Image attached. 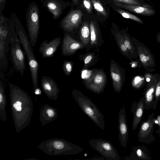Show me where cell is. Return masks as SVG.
<instances>
[{"mask_svg":"<svg viewBox=\"0 0 160 160\" xmlns=\"http://www.w3.org/2000/svg\"><path fill=\"white\" fill-rule=\"evenodd\" d=\"M12 114L17 133L30 124L33 111V104L30 97L23 90L10 82L9 83Z\"/></svg>","mask_w":160,"mask_h":160,"instance_id":"obj_1","label":"cell"},{"mask_svg":"<svg viewBox=\"0 0 160 160\" xmlns=\"http://www.w3.org/2000/svg\"><path fill=\"white\" fill-rule=\"evenodd\" d=\"M37 148L51 156L73 155L81 153L84 149L80 146L62 138H52L42 142Z\"/></svg>","mask_w":160,"mask_h":160,"instance_id":"obj_2","label":"cell"},{"mask_svg":"<svg viewBox=\"0 0 160 160\" xmlns=\"http://www.w3.org/2000/svg\"><path fill=\"white\" fill-rule=\"evenodd\" d=\"M72 93L76 103L83 112L98 128L104 130V117L96 105L89 98L78 90H73Z\"/></svg>","mask_w":160,"mask_h":160,"instance_id":"obj_3","label":"cell"},{"mask_svg":"<svg viewBox=\"0 0 160 160\" xmlns=\"http://www.w3.org/2000/svg\"><path fill=\"white\" fill-rule=\"evenodd\" d=\"M16 33L28 60L34 91L39 88L38 80L39 64L34 55L32 47L23 28L17 27Z\"/></svg>","mask_w":160,"mask_h":160,"instance_id":"obj_4","label":"cell"},{"mask_svg":"<svg viewBox=\"0 0 160 160\" xmlns=\"http://www.w3.org/2000/svg\"><path fill=\"white\" fill-rule=\"evenodd\" d=\"M8 38L10 44L11 59L15 69L22 77L26 69L25 57L18 35L13 30L8 31Z\"/></svg>","mask_w":160,"mask_h":160,"instance_id":"obj_5","label":"cell"},{"mask_svg":"<svg viewBox=\"0 0 160 160\" xmlns=\"http://www.w3.org/2000/svg\"><path fill=\"white\" fill-rule=\"evenodd\" d=\"M27 26L30 41L33 48L35 46L39 29V9L34 2L29 6L26 14Z\"/></svg>","mask_w":160,"mask_h":160,"instance_id":"obj_6","label":"cell"},{"mask_svg":"<svg viewBox=\"0 0 160 160\" xmlns=\"http://www.w3.org/2000/svg\"><path fill=\"white\" fill-rule=\"evenodd\" d=\"M137 52L139 60L145 72H152L155 71V60L153 54L145 44L132 36L131 37Z\"/></svg>","mask_w":160,"mask_h":160,"instance_id":"obj_7","label":"cell"},{"mask_svg":"<svg viewBox=\"0 0 160 160\" xmlns=\"http://www.w3.org/2000/svg\"><path fill=\"white\" fill-rule=\"evenodd\" d=\"M89 145L107 160H120L117 149L109 141L102 139H92L88 141Z\"/></svg>","mask_w":160,"mask_h":160,"instance_id":"obj_8","label":"cell"},{"mask_svg":"<svg viewBox=\"0 0 160 160\" xmlns=\"http://www.w3.org/2000/svg\"><path fill=\"white\" fill-rule=\"evenodd\" d=\"M84 13L78 6L69 11L60 23V27L64 32H72L81 26L83 22Z\"/></svg>","mask_w":160,"mask_h":160,"instance_id":"obj_9","label":"cell"},{"mask_svg":"<svg viewBox=\"0 0 160 160\" xmlns=\"http://www.w3.org/2000/svg\"><path fill=\"white\" fill-rule=\"evenodd\" d=\"M154 114L148 115L147 120L142 122L139 128L138 136L139 141L146 143H152L155 138L153 135L154 126L155 125L153 121Z\"/></svg>","mask_w":160,"mask_h":160,"instance_id":"obj_10","label":"cell"},{"mask_svg":"<svg viewBox=\"0 0 160 160\" xmlns=\"http://www.w3.org/2000/svg\"><path fill=\"white\" fill-rule=\"evenodd\" d=\"M107 78L103 70L95 71L91 78L88 81H85L86 87L94 92L99 94L104 90L107 83Z\"/></svg>","mask_w":160,"mask_h":160,"instance_id":"obj_11","label":"cell"},{"mask_svg":"<svg viewBox=\"0 0 160 160\" xmlns=\"http://www.w3.org/2000/svg\"><path fill=\"white\" fill-rule=\"evenodd\" d=\"M110 71L114 89L119 93L125 80V70L118 63L112 60L110 63Z\"/></svg>","mask_w":160,"mask_h":160,"instance_id":"obj_12","label":"cell"},{"mask_svg":"<svg viewBox=\"0 0 160 160\" xmlns=\"http://www.w3.org/2000/svg\"><path fill=\"white\" fill-rule=\"evenodd\" d=\"M118 116L119 141L121 145L125 148L129 138V130L124 105L120 109Z\"/></svg>","mask_w":160,"mask_h":160,"instance_id":"obj_13","label":"cell"},{"mask_svg":"<svg viewBox=\"0 0 160 160\" xmlns=\"http://www.w3.org/2000/svg\"><path fill=\"white\" fill-rule=\"evenodd\" d=\"M85 46L82 42L75 40L69 34L64 32L61 46L62 52L63 56H71L78 50L82 49Z\"/></svg>","mask_w":160,"mask_h":160,"instance_id":"obj_14","label":"cell"},{"mask_svg":"<svg viewBox=\"0 0 160 160\" xmlns=\"http://www.w3.org/2000/svg\"><path fill=\"white\" fill-rule=\"evenodd\" d=\"M111 6L118 7L129 12L147 17L153 16L156 13L153 7L149 4L135 5L114 3Z\"/></svg>","mask_w":160,"mask_h":160,"instance_id":"obj_15","label":"cell"},{"mask_svg":"<svg viewBox=\"0 0 160 160\" xmlns=\"http://www.w3.org/2000/svg\"><path fill=\"white\" fill-rule=\"evenodd\" d=\"M41 85L45 95L49 99L56 101L60 90L56 82L51 78L43 75L41 79Z\"/></svg>","mask_w":160,"mask_h":160,"instance_id":"obj_16","label":"cell"},{"mask_svg":"<svg viewBox=\"0 0 160 160\" xmlns=\"http://www.w3.org/2000/svg\"><path fill=\"white\" fill-rule=\"evenodd\" d=\"M160 77V75L151 80L146 84L145 89L142 98L145 109L149 110L152 108L154 100L156 86Z\"/></svg>","mask_w":160,"mask_h":160,"instance_id":"obj_17","label":"cell"},{"mask_svg":"<svg viewBox=\"0 0 160 160\" xmlns=\"http://www.w3.org/2000/svg\"><path fill=\"white\" fill-rule=\"evenodd\" d=\"M89 22L91 48L100 46L103 42L99 22L94 17L88 16Z\"/></svg>","mask_w":160,"mask_h":160,"instance_id":"obj_18","label":"cell"},{"mask_svg":"<svg viewBox=\"0 0 160 160\" xmlns=\"http://www.w3.org/2000/svg\"><path fill=\"white\" fill-rule=\"evenodd\" d=\"M62 38L57 37L48 42L47 40L42 42L39 48V52L43 58L52 57L61 42Z\"/></svg>","mask_w":160,"mask_h":160,"instance_id":"obj_19","label":"cell"},{"mask_svg":"<svg viewBox=\"0 0 160 160\" xmlns=\"http://www.w3.org/2000/svg\"><path fill=\"white\" fill-rule=\"evenodd\" d=\"M94 13V17L99 22L106 21L109 18L110 10L108 4L100 0H91Z\"/></svg>","mask_w":160,"mask_h":160,"instance_id":"obj_20","label":"cell"},{"mask_svg":"<svg viewBox=\"0 0 160 160\" xmlns=\"http://www.w3.org/2000/svg\"><path fill=\"white\" fill-rule=\"evenodd\" d=\"M68 5L60 0H45L43 4L52 13L54 19L58 18Z\"/></svg>","mask_w":160,"mask_h":160,"instance_id":"obj_21","label":"cell"},{"mask_svg":"<svg viewBox=\"0 0 160 160\" xmlns=\"http://www.w3.org/2000/svg\"><path fill=\"white\" fill-rule=\"evenodd\" d=\"M8 31L1 25L0 29V59L1 67H4L7 64V53L8 51Z\"/></svg>","mask_w":160,"mask_h":160,"instance_id":"obj_22","label":"cell"},{"mask_svg":"<svg viewBox=\"0 0 160 160\" xmlns=\"http://www.w3.org/2000/svg\"><path fill=\"white\" fill-rule=\"evenodd\" d=\"M145 109L142 98L137 102L133 101L131 106V112L133 114V119L132 123L133 131L137 128L143 116Z\"/></svg>","mask_w":160,"mask_h":160,"instance_id":"obj_23","label":"cell"},{"mask_svg":"<svg viewBox=\"0 0 160 160\" xmlns=\"http://www.w3.org/2000/svg\"><path fill=\"white\" fill-rule=\"evenodd\" d=\"M58 116L56 108L46 104L41 108L40 112V121L44 126L54 120Z\"/></svg>","mask_w":160,"mask_h":160,"instance_id":"obj_24","label":"cell"},{"mask_svg":"<svg viewBox=\"0 0 160 160\" xmlns=\"http://www.w3.org/2000/svg\"><path fill=\"white\" fill-rule=\"evenodd\" d=\"M151 157L147 148L144 145L134 146L129 156L125 158V160H151Z\"/></svg>","mask_w":160,"mask_h":160,"instance_id":"obj_25","label":"cell"},{"mask_svg":"<svg viewBox=\"0 0 160 160\" xmlns=\"http://www.w3.org/2000/svg\"><path fill=\"white\" fill-rule=\"evenodd\" d=\"M87 19L83 21L80 27L79 36L81 42L85 46L88 45L91 42V35L90 24L87 16Z\"/></svg>","mask_w":160,"mask_h":160,"instance_id":"obj_26","label":"cell"},{"mask_svg":"<svg viewBox=\"0 0 160 160\" xmlns=\"http://www.w3.org/2000/svg\"><path fill=\"white\" fill-rule=\"evenodd\" d=\"M112 31V33L118 44L121 52L124 56L130 60L133 59L132 55L124 44L123 38L121 31H120V32L117 31L114 28H113Z\"/></svg>","mask_w":160,"mask_h":160,"instance_id":"obj_27","label":"cell"},{"mask_svg":"<svg viewBox=\"0 0 160 160\" xmlns=\"http://www.w3.org/2000/svg\"><path fill=\"white\" fill-rule=\"evenodd\" d=\"M6 103L5 86L2 81L0 80V119L3 121L7 120L6 112Z\"/></svg>","mask_w":160,"mask_h":160,"instance_id":"obj_28","label":"cell"},{"mask_svg":"<svg viewBox=\"0 0 160 160\" xmlns=\"http://www.w3.org/2000/svg\"><path fill=\"white\" fill-rule=\"evenodd\" d=\"M121 32L123 38L125 46L132 55L133 59L137 58L138 56L137 50L130 35L124 30L121 31Z\"/></svg>","mask_w":160,"mask_h":160,"instance_id":"obj_29","label":"cell"},{"mask_svg":"<svg viewBox=\"0 0 160 160\" xmlns=\"http://www.w3.org/2000/svg\"><path fill=\"white\" fill-rule=\"evenodd\" d=\"M112 7L114 11L120 14L124 18L130 19L141 24H143L144 22L142 20L128 11L115 6H112Z\"/></svg>","mask_w":160,"mask_h":160,"instance_id":"obj_30","label":"cell"},{"mask_svg":"<svg viewBox=\"0 0 160 160\" xmlns=\"http://www.w3.org/2000/svg\"><path fill=\"white\" fill-rule=\"evenodd\" d=\"M78 6L82 10L86 15L94 17L93 7L91 0H81Z\"/></svg>","mask_w":160,"mask_h":160,"instance_id":"obj_31","label":"cell"},{"mask_svg":"<svg viewBox=\"0 0 160 160\" xmlns=\"http://www.w3.org/2000/svg\"><path fill=\"white\" fill-rule=\"evenodd\" d=\"M147 82L144 76L137 75L132 78L131 84L132 87L136 90H139L146 85Z\"/></svg>","mask_w":160,"mask_h":160,"instance_id":"obj_32","label":"cell"},{"mask_svg":"<svg viewBox=\"0 0 160 160\" xmlns=\"http://www.w3.org/2000/svg\"><path fill=\"white\" fill-rule=\"evenodd\" d=\"M107 4L111 6L114 3L138 5L148 4L145 0H105Z\"/></svg>","mask_w":160,"mask_h":160,"instance_id":"obj_33","label":"cell"},{"mask_svg":"<svg viewBox=\"0 0 160 160\" xmlns=\"http://www.w3.org/2000/svg\"><path fill=\"white\" fill-rule=\"evenodd\" d=\"M159 101H160V77L157 82L156 86L154 100L152 107V109L153 110H155L156 109L158 102Z\"/></svg>","mask_w":160,"mask_h":160,"instance_id":"obj_34","label":"cell"},{"mask_svg":"<svg viewBox=\"0 0 160 160\" xmlns=\"http://www.w3.org/2000/svg\"><path fill=\"white\" fill-rule=\"evenodd\" d=\"M73 63L70 61H65L63 63L62 69L66 76H68L71 73L73 67Z\"/></svg>","mask_w":160,"mask_h":160,"instance_id":"obj_35","label":"cell"},{"mask_svg":"<svg viewBox=\"0 0 160 160\" xmlns=\"http://www.w3.org/2000/svg\"><path fill=\"white\" fill-rule=\"evenodd\" d=\"M94 54H88L85 58L84 59V69L89 67V65L91 64L92 61L94 59Z\"/></svg>","mask_w":160,"mask_h":160,"instance_id":"obj_36","label":"cell"},{"mask_svg":"<svg viewBox=\"0 0 160 160\" xmlns=\"http://www.w3.org/2000/svg\"><path fill=\"white\" fill-rule=\"evenodd\" d=\"M160 74L158 73L156 74L152 73L150 72H145L144 76L145 78L147 83L151 80L158 76Z\"/></svg>","mask_w":160,"mask_h":160,"instance_id":"obj_37","label":"cell"},{"mask_svg":"<svg viewBox=\"0 0 160 160\" xmlns=\"http://www.w3.org/2000/svg\"><path fill=\"white\" fill-rule=\"evenodd\" d=\"M131 67L133 68L136 67L140 68L142 66L141 62L138 59H136V60L133 61L130 63Z\"/></svg>","mask_w":160,"mask_h":160,"instance_id":"obj_38","label":"cell"},{"mask_svg":"<svg viewBox=\"0 0 160 160\" xmlns=\"http://www.w3.org/2000/svg\"><path fill=\"white\" fill-rule=\"evenodd\" d=\"M153 122L154 124H157L158 125V128H160V115L158 116L156 118L154 117L153 119Z\"/></svg>","mask_w":160,"mask_h":160,"instance_id":"obj_39","label":"cell"},{"mask_svg":"<svg viewBox=\"0 0 160 160\" xmlns=\"http://www.w3.org/2000/svg\"><path fill=\"white\" fill-rule=\"evenodd\" d=\"M72 5L73 6H78L81 0H71Z\"/></svg>","mask_w":160,"mask_h":160,"instance_id":"obj_40","label":"cell"},{"mask_svg":"<svg viewBox=\"0 0 160 160\" xmlns=\"http://www.w3.org/2000/svg\"><path fill=\"white\" fill-rule=\"evenodd\" d=\"M34 93L37 95H40L42 93V92L40 88L37 89L34 91Z\"/></svg>","mask_w":160,"mask_h":160,"instance_id":"obj_41","label":"cell"},{"mask_svg":"<svg viewBox=\"0 0 160 160\" xmlns=\"http://www.w3.org/2000/svg\"><path fill=\"white\" fill-rule=\"evenodd\" d=\"M156 40L160 45V32L156 36Z\"/></svg>","mask_w":160,"mask_h":160,"instance_id":"obj_42","label":"cell"},{"mask_svg":"<svg viewBox=\"0 0 160 160\" xmlns=\"http://www.w3.org/2000/svg\"><path fill=\"white\" fill-rule=\"evenodd\" d=\"M156 133L157 134L160 133V128L158 129L156 132Z\"/></svg>","mask_w":160,"mask_h":160,"instance_id":"obj_43","label":"cell"},{"mask_svg":"<svg viewBox=\"0 0 160 160\" xmlns=\"http://www.w3.org/2000/svg\"><path fill=\"white\" fill-rule=\"evenodd\" d=\"M100 0L101 2H102L106 4H107V3H106V2L105 0Z\"/></svg>","mask_w":160,"mask_h":160,"instance_id":"obj_44","label":"cell"},{"mask_svg":"<svg viewBox=\"0 0 160 160\" xmlns=\"http://www.w3.org/2000/svg\"><path fill=\"white\" fill-rule=\"evenodd\" d=\"M4 0H0V4H1L2 2Z\"/></svg>","mask_w":160,"mask_h":160,"instance_id":"obj_45","label":"cell"},{"mask_svg":"<svg viewBox=\"0 0 160 160\" xmlns=\"http://www.w3.org/2000/svg\"><path fill=\"white\" fill-rule=\"evenodd\" d=\"M159 137L160 138V134L159 135Z\"/></svg>","mask_w":160,"mask_h":160,"instance_id":"obj_46","label":"cell"}]
</instances>
